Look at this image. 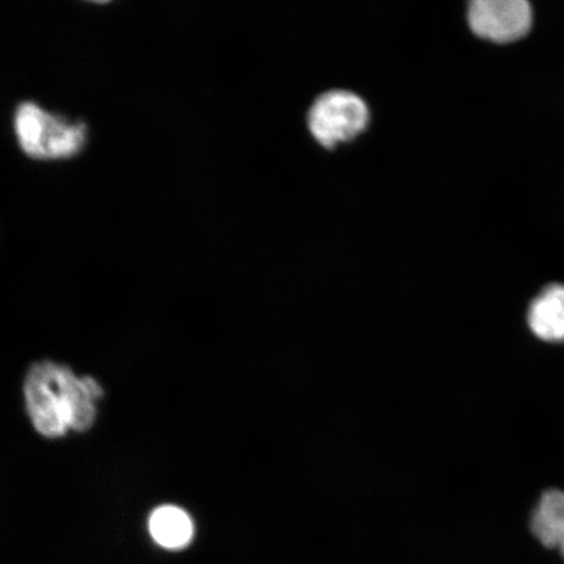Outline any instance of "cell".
Segmentation results:
<instances>
[{
	"instance_id": "obj_7",
	"label": "cell",
	"mask_w": 564,
	"mask_h": 564,
	"mask_svg": "<svg viewBox=\"0 0 564 564\" xmlns=\"http://www.w3.org/2000/svg\"><path fill=\"white\" fill-rule=\"evenodd\" d=\"M150 532L160 546L176 550L192 542L194 523L189 514L180 507L161 506L151 514Z\"/></svg>"
},
{
	"instance_id": "obj_1",
	"label": "cell",
	"mask_w": 564,
	"mask_h": 564,
	"mask_svg": "<svg viewBox=\"0 0 564 564\" xmlns=\"http://www.w3.org/2000/svg\"><path fill=\"white\" fill-rule=\"evenodd\" d=\"M102 394L96 379L77 377L67 366L52 361L34 364L24 382L25 405L33 426L52 440L68 432H88Z\"/></svg>"
},
{
	"instance_id": "obj_4",
	"label": "cell",
	"mask_w": 564,
	"mask_h": 564,
	"mask_svg": "<svg viewBox=\"0 0 564 564\" xmlns=\"http://www.w3.org/2000/svg\"><path fill=\"white\" fill-rule=\"evenodd\" d=\"M468 21L479 37L511 42L523 37L532 25V9L525 0H476Z\"/></svg>"
},
{
	"instance_id": "obj_3",
	"label": "cell",
	"mask_w": 564,
	"mask_h": 564,
	"mask_svg": "<svg viewBox=\"0 0 564 564\" xmlns=\"http://www.w3.org/2000/svg\"><path fill=\"white\" fill-rule=\"evenodd\" d=\"M368 105L348 90L322 95L308 111V129L317 143L334 148L362 133L369 123Z\"/></svg>"
},
{
	"instance_id": "obj_5",
	"label": "cell",
	"mask_w": 564,
	"mask_h": 564,
	"mask_svg": "<svg viewBox=\"0 0 564 564\" xmlns=\"http://www.w3.org/2000/svg\"><path fill=\"white\" fill-rule=\"evenodd\" d=\"M527 321L532 334L540 340L563 344L564 285H547L529 305Z\"/></svg>"
},
{
	"instance_id": "obj_2",
	"label": "cell",
	"mask_w": 564,
	"mask_h": 564,
	"mask_svg": "<svg viewBox=\"0 0 564 564\" xmlns=\"http://www.w3.org/2000/svg\"><path fill=\"white\" fill-rule=\"evenodd\" d=\"M13 127L21 150L32 159H70L87 143L86 123L70 122L34 102L19 105Z\"/></svg>"
},
{
	"instance_id": "obj_6",
	"label": "cell",
	"mask_w": 564,
	"mask_h": 564,
	"mask_svg": "<svg viewBox=\"0 0 564 564\" xmlns=\"http://www.w3.org/2000/svg\"><path fill=\"white\" fill-rule=\"evenodd\" d=\"M531 531L547 549H558L564 541V492L552 489L542 494L532 512Z\"/></svg>"
},
{
	"instance_id": "obj_8",
	"label": "cell",
	"mask_w": 564,
	"mask_h": 564,
	"mask_svg": "<svg viewBox=\"0 0 564 564\" xmlns=\"http://www.w3.org/2000/svg\"><path fill=\"white\" fill-rule=\"evenodd\" d=\"M564 542V541H563ZM560 549V547H558Z\"/></svg>"
}]
</instances>
